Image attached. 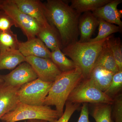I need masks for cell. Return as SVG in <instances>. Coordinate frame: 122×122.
I'll return each mask as SVG.
<instances>
[{"label":"cell","instance_id":"obj_29","mask_svg":"<svg viewBox=\"0 0 122 122\" xmlns=\"http://www.w3.org/2000/svg\"><path fill=\"white\" fill-rule=\"evenodd\" d=\"M89 110L87 103H83L78 122H91L89 119Z\"/></svg>","mask_w":122,"mask_h":122},{"label":"cell","instance_id":"obj_12","mask_svg":"<svg viewBox=\"0 0 122 122\" xmlns=\"http://www.w3.org/2000/svg\"><path fill=\"white\" fill-rule=\"evenodd\" d=\"M18 50L25 57L35 56L50 59L51 51L37 37L20 42Z\"/></svg>","mask_w":122,"mask_h":122},{"label":"cell","instance_id":"obj_9","mask_svg":"<svg viewBox=\"0 0 122 122\" xmlns=\"http://www.w3.org/2000/svg\"><path fill=\"white\" fill-rule=\"evenodd\" d=\"M0 78L7 85L13 87H20L36 79L38 76L31 66L25 62L9 73L0 75Z\"/></svg>","mask_w":122,"mask_h":122},{"label":"cell","instance_id":"obj_6","mask_svg":"<svg viewBox=\"0 0 122 122\" xmlns=\"http://www.w3.org/2000/svg\"><path fill=\"white\" fill-rule=\"evenodd\" d=\"M0 7L20 28L27 39L36 37L41 26L35 20L21 11L13 0H0Z\"/></svg>","mask_w":122,"mask_h":122},{"label":"cell","instance_id":"obj_26","mask_svg":"<svg viewBox=\"0 0 122 122\" xmlns=\"http://www.w3.org/2000/svg\"><path fill=\"white\" fill-rule=\"evenodd\" d=\"M113 118L114 122H122V95H117L113 98Z\"/></svg>","mask_w":122,"mask_h":122},{"label":"cell","instance_id":"obj_15","mask_svg":"<svg viewBox=\"0 0 122 122\" xmlns=\"http://www.w3.org/2000/svg\"><path fill=\"white\" fill-rule=\"evenodd\" d=\"M36 37L41 40L51 52L58 48L61 50L62 49L60 35L52 25L49 27H41Z\"/></svg>","mask_w":122,"mask_h":122},{"label":"cell","instance_id":"obj_22","mask_svg":"<svg viewBox=\"0 0 122 122\" xmlns=\"http://www.w3.org/2000/svg\"><path fill=\"white\" fill-rule=\"evenodd\" d=\"M98 32L97 35L94 38H91L89 41H99L106 39L114 33L118 32L121 30L119 26L109 23L102 19L98 18Z\"/></svg>","mask_w":122,"mask_h":122},{"label":"cell","instance_id":"obj_10","mask_svg":"<svg viewBox=\"0 0 122 122\" xmlns=\"http://www.w3.org/2000/svg\"><path fill=\"white\" fill-rule=\"evenodd\" d=\"M19 9L33 18L41 27L51 26L48 21L45 3L39 0H13Z\"/></svg>","mask_w":122,"mask_h":122},{"label":"cell","instance_id":"obj_27","mask_svg":"<svg viewBox=\"0 0 122 122\" xmlns=\"http://www.w3.org/2000/svg\"><path fill=\"white\" fill-rule=\"evenodd\" d=\"M79 105L66 102L65 105V109L62 115L57 120L53 122H69L72 115L78 109Z\"/></svg>","mask_w":122,"mask_h":122},{"label":"cell","instance_id":"obj_5","mask_svg":"<svg viewBox=\"0 0 122 122\" xmlns=\"http://www.w3.org/2000/svg\"><path fill=\"white\" fill-rule=\"evenodd\" d=\"M67 102L79 105L90 103L112 105L114 100L87 78L83 79L75 87L70 94Z\"/></svg>","mask_w":122,"mask_h":122},{"label":"cell","instance_id":"obj_18","mask_svg":"<svg viewBox=\"0 0 122 122\" xmlns=\"http://www.w3.org/2000/svg\"><path fill=\"white\" fill-rule=\"evenodd\" d=\"M106 41L99 55L94 67H102L115 73L119 71L113 55Z\"/></svg>","mask_w":122,"mask_h":122},{"label":"cell","instance_id":"obj_16","mask_svg":"<svg viewBox=\"0 0 122 122\" xmlns=\"http://www.w3.org/2000/svg\"><path fill=\"white\" fill-rule=\"evenodd\" d=\"M114 74L102 67L95 66L87 78L99 89L104 92L110 85Z\"/></svg>","mask_w":122,"mask_h":122},{"label":"cell","instance_id":"obj_13","mask_svg":"<svg viewBox=\"0 0 122 122\" xmlns=\"http://www.w3.org/2000/svg\"><path fill=\"white\" fill-rule=\"evenodd\" d=\"M122 2V0H111L110 2L92 12L96 17L102 19L110 24L122 27L121 14L117 7Z\"/></svg>","mask_w":122,"mask_h":122},{"label":"cell","instance_id":"obj_1","mask_svg":"<svg viewBox=\"0 0 122 122\" xmlns=\"http://www.w3.org/2000/svg\"><path fill=\"white\" fill-rule=\"evenodd\" d=\"M45 4L48 21L58 32L62 49L78 41V22L81 14L62 0H47Z\"/></svg>","mask_w":122,"mask_h":122},{"label":"cell","instance_id":"obj_11","mask_svg":"<svg viewBox=\"0 0 122 122\" xmlns=\"http://www.w3.org/2000/svg\"><path fill=\"white\" fill-rule=\"evenodd\" d=\"M20 88L11 86L4 81L0 83V119L20 102L18 95Z\"/></svg>","mask_w":122,"mask_h":122},{"label":"cell","instance_id":"obj_8","mask_svg":"<svg viewBox=\"0 0 122 122\" xmlns=\"http://www.w3.org/2000/svg\"><path fill=\"white\" fill-rule=\"evenodd\" d=\"M25 59L26 62L32 66L38 78L42 81L53 82L61 73L50 59L35 56L26 57Z\"/></svg>","mask_w":122,"mask_h":122},{"label":"cell","instance_id":"obj_19","mask_svg":"<svg viewBox=\"0 0 122 122\" xmlns=\"http://www.w3.org/2000/svg\"><path fill=\"white\" fill-rule=\"evenodd\" d=\"M111 0H71L70 6L79 13L94 11Z\"/></svg>","mask_w":122,"mask_h":122},{"label":"cell","instance_id":"obj_17","mask_svg":"<svg viewBox=\"0 0 122 122\" xmlns=\"http://www.w3.org/2000/svg\"><path fill=\"white\" fill-rule=\"evenodd\" d=\"M25 62V57L18 50L0 52V70L13 69Z\"/></svg>","mask_w":122,"mask_h":122},{"label":"cell","instance_id":"obj_14","mask_svg":"<svg viewBox=\"0 0 122 122\" xmlns=\"http://www.w3.org/2000/svg\"><path fill=\"white\" fill-rule=\"evenodd\" d=\"M98 25V18L92 12L83 13L79 20L78 28L80 37L78 42H85L89 41Z\"/></svg>","mask_w":122,"mask_h":122},{"label":"cell","instance_id":"obj_4","mask_svg":"<svg viewBox=\"0 0 122 122\" xmlns=\"http://www.w3.org/2000/svg\"><path fill=\"white\" fill-rule=\"evenodd\" d=\"M59 115L56 110L46 105L34 106L19 102L12 111L1 118L2 122H16L25 120H42L53 122L57 120Z\"/></svg>","mask_w":122,"mask_h":122},{"label":"cell","instance_id":"obj_3","mask_svg":"<svg viewBox=\"0 0 122 122\" xmlns=\"http://www.w3.org/2000/svg\"><path fill=\"white\" fill-rule=\"evenodd\" d=\"M107 38L97 41H77L64 47L61 51L81 70L83 78H87L94 67Z\"/></svg>","mask_w":122,"mask_h":122},{"label":"cell","instance_id":"obj_24","mask_svg":"<svg viewBox=\"0 0 122 122\" xmlns=\"http://www.w3.org/2000/svg\"><path fill=\"white\" fill-rule=\"evenodd\" d=\"M111 106L110 104H96L92 113L95 122H113Z\"/></svg>","mask_w":122,"mask_h":122},{"label":"cell","instance_id":"obj_33","mask_svg":"<svg viewBox=\"0 0 122 122\" xmlns=\"http://www.w3.org/2000/svg\"></svg>","mask_w":122,"mask_h":122},{"label":"cell","instance_id":"obj_23","mask_svg":"<svg viewBox=\"0 0 122 122\" xmlns=\"http://www.w3.org/2000/svg\"><path fill=\"white\" fill-rule=\"evenodd\" d=\"M106 42L113 55L119 71H122V47L121 39L111 35L107 38Z\"/></svg>","mask_w":122,"mask_h":122},{"label":"cell","instance_id":"obj_7","mask_svg":"<svg viewBox=\"0 0 122 122\" xmlns=\"http://www.w3.org/2000/svg\"><path fill=\"white\" fill-rule=\"evenodd\" d=\"M52 83L38 78L23 85L18 91L20 102L34 106L44 105Z\"/></svg>","mask_w":122,"mask_h":122},{"label":"cell","instance_id":"obj_25","mask_svg":"<svg viewBox=\"0 0 122 122\" xmlns=\"http://www.w3.org/2000/svg\"><path fill=\"white\" fill-rule=\"evenodd\" d=\"M122 71H120L114 74L110 85L104 92L113 98L122 89Z\"/></svg>","mask_w":122,"mask_h":122},{"label":"cell","instance_id":"obj_32","mask_svg":"<svg viewBox=\"0 0 122 122\" xmlns=\"http://www.w3.org/2000/svg\"><path fill=\"white\" fill-rule=\"evenodd\" d=\"M1 10V9L0 7V10Z\"/></svg>","mask_w":122,"mask_h":122},{"label":"cell","instance_id":"obj_31","mask_svg":"<svg viewBox=\"0 0 122 122\" xmlns=\"http://www.w3.org/2000/svg\"><path fill=\"white\" fill-rule=\"evenodd\" d=\"M3 81H2V79H1L0 78V83H1V82H3Z\"/></svg>","mask_w":122,"mask_h":122},{"label":"cell","instance_id":"obj_2","mask_svg":"<svg viewBox=\"0 0 122 122\" xmlns=\"http://www.w3.org/2000/svg\"><path fill=\"white\" fill-rule=\"evenodd\" d=\"M83 79L81 71L77 67L62 72L53 82L44 105L55 106L60 118L70 94Z\"/></svg>","mask_w":122,"mask_h":122},{"label":"cell","instance_id":"obj_28","mask_svg":"<svg viewBox=\"0 0 122 122\" xmlns=\"http://www.w3.org/2000/svg\"><path fill=\"white\" fill-rule=\"evenodd\" d=\"M13 25L15 24L11 18L3 10H0V30H10Z\"/></svg>","mask_w":122,"mask_h":122},{"label":"cell","instance_id":"obj_30","mask_svg":"<svg viewBox=\"0 0 122 122\" xmlns=\"http://www.w3.org/2000/svg\"><path fill=\"white\" fill-rule=\"evenodd\" d=\"M28 122H47L46 121L42 120H29Z\"/></svg>","mask_w":122,"mask_h":122},{"label":"cell","instance_id":"obj_20","mask_svg":"<svg viewBox=\"0 0 122 122\" xmlns=\"http://www.w3.org/2000/svg\"><path fill=\"white\" fill-rule=\"evenodd\" d=\"M19 42L17 35L11 30H0V52L18 50Z\"/></svg>","mask_w":122,"mask_h":122},{"label":"cell","instance_id":"obj_21","mask_svg":"<svg viewBox=\"0 0 122 122\" xmlns=\"http://www.w3.org/2000/svg\"><path fill=\"white\" fill-rule=\"evenodd\" d=\"M50 59L62 72L72 70L77 68L74 62L68 58L59 48L51 52Z\"/></svg>","mask_w":122,"mask_h":122}]
</instances>
